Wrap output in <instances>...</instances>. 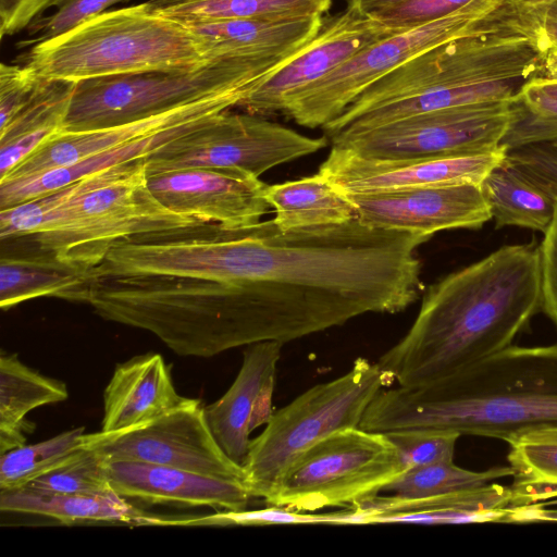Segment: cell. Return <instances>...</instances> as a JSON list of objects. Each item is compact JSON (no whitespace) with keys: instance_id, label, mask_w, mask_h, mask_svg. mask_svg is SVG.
Returning <instances> with one entry per match:
<instances>
[{"instance_id":"cell-7","label":"cell","mask_w":557,"mask_h":557,"mask_svg":"<svg viewBox=\"0 0 557 557\" xmlns=\"http://www.w3.org/2000/svg\"><path fill=\"white\" fill-rule=\"evenodd\" d=\"M23 59L42 78L72 82L190 70L213 61L205 41L186 23L157 12L148 2L107 11L30 46Z\"/></svg>"},{"instance_id":"cell-44","label":"cell","mask_w":557,"mask_h":557,"mask_svg":"<svg viewBox=\"0 0 557 557\" xmlns=\"http://www.w3.org/2000/svg\"><path fill=\"white\" fill-rule=\"evenodd\" d=\"M54 0H0V35L12 36L40 17Z\"/></svg>"},{"instance_id":"cell-8","label":"cell","mask_w":557,"mask_h":557,"mask_svg":"<svg viewBox=\"0 0 557 557\" xmlns=\"http://www.w3.org/2000/svg\"><path fill=\"white\" fill-rule=\"evenodd\" d=\"M392 383L377 364L357 358L341 376L317 384L274 411L260 435L250 441L243 465L251 497L267 502L292 463L331 434L360 425L377 393Z\"/></svg>"},{"instance_id":"cell-20","label":"cell","mask_w":557,"mask_h":557,"mask_svg":"<svg viewBox=\"0 0 557 557\" xmlns=\"http://www.w3.org/2000/svg\"><path fill=\"white\" fill-rule=\"evenodd\" d=\"M247 94L246 91H227L144 120L90 131L63 132L24 160L0 180V183L70 166L156 131L231 110L237 107Z\"/></svg>"},{"instance_id":"cell-46","label":"cell","mask_w":557,"mask_h":557,"mask_svg":"<svg viewBox=\"0 0 557 557\" xmlns=\"http://www.w3.org/2000/svg\"><path fill=\"white\" fill-rule=\"evenodd\" d=\"M524 89L557 100V81L536 77L529 82Z\"/></svg>"},{"instance_id":"cell-19","label":"cell","mask_w":557,"mask_h":557,"mask_svg":"<svg viewBox=\"0 0 557 557\" xmlns=\"http://www.w3.org/2000/svg\"><path fill=\"white\" fill-rule=\"evenodd\" d=\"M283 345L260 342L246 346L240 369L230 388L205 407L215 441L240 466L248 455L250 433L267 424L274 412L272 399Z\"/></svg>"},{"instance_id":"cell-14","label":"cell","mask_w":557,"mask_h":557,"mask_svg":"<svg viewBox=\"0 0 557 557\" xmlns=\"http://www.w3.org/2000/svg\"><path fill=\"white\" fill-rule=\"evenodd\" d=\"M83 448L108 461H135L180 468L244 482L243 466L215 441L199 399L143 424L111 432L84 434Z\"/></svg>"},{"instance_id":"cell-45","label":"cell","mask_w":557,"mask_h":557,"mask_svg":"<svg viewBox=\"0 0 557 557\" xmlns=\"http://www.w3.org/2000/svg\"><path fill=\"white\" fill-rule=\"evenodd\" d=\"M534 11L539 16L544 51L543 66L539 77L557 81V18Z\"/></svg>"},{"instance_id":"cell-12","label":"cell","mask_w":557,"mask_h":557,"mask_svg":"<svg viewBox=\"0 0 557 557\" xmlns=\"http://www.w3.org/2000/svg\"><path fill=\"white\" fill-rule=\"evenodd\" d=\"M329 144L261 115L214 114L144 159L147 173L191 168L236 169L257 177L270 169L312 154Z\"/></svg>"},{"instance_id":"cell-49","label":"cell","mask_w":557,"mask_h":557,"mask_svg":"<svg viewBox=\"0 0 557 557\" xmlns=\"http://www.w3.org/2000/svg\"><path fill=\"white\" fill-rule=\"evenodd\" d=\"M536 11L542 12L550 17L557 18V0L547 5L546 8Z\"/></svg>"},{"instance_id":"cell-29","label":"cell","mask_w":557,"mask_h":557,"mask_svg":"<svg viewBox=\"0 0 557 557\" xmlns=\"http://www.w3.org/2000/svg\"><path fill=\"white\" fill-rule=\"evenodd\" d=\"M265 198L274 210L273 221L283 230L341 224L357 218L349 198L319 172L268 185Z\"/></svg>"},{"instance_id":"cell-11","label":"cell","mask_w":557,"mask_h":557,"mask_svg":"<svg viewBox=\"0 0 557 557\" xmlns=\"http://www.w3.org/2000/svg\"><path fill=\"white\" fill-rule=\"evenodd\" d=\"M404 472L386 434L347 428L305 450L267 503L301 512L346 508L376 496Z\"/></svg>"},{"instance_id":"cell-33","label":"cell","mask_w":557,"mask_h":557,"mask_svg":"<svg viewBox=\"0 0 557 557\" xmlns=\"http://www.w3.org/2000/svg\"><path fill=\"white\" fill-rule=\"evenodd\" d=\"M85 428L62 432L36 444H24L0 456V491L25 487L40 475L67 461L82 449Z\"/></svg>"},{"instance_id":"cell-37","label":"cell","mask_w":557,"mask_h":557,"mask_svg":"<svg viewBox=\"0 0 557 557\" xmlns=\"http://www.w3.org/2000/svg\"><path fill=\"white\" fill-rule=\"evenodd\" d=\"M386 434L398 449L405 472L410 469L454 461L460 434L446 430L407 429Z\"/></svg>"},{"instance_id":"cell-23","label":"cell","mask_w":557,"mask_h":557,"mask_svg":"<svg viewBox=\"0 0 557 557\" xmlns=\"http://www.w3.org/2000/svg\"><path fill=\"white\" fill-rule=\"evenodd\" d=\"M323 21L312 16L184 23L205 41L213 60L246 59L281 65L318 34Z\"/></svg>"},{"instance_id":"cell-34","label":"cell","mask_w":557,"mask_h":557,"mask_svg":"<svg viewBox=\"0 0 557 557\" xmlns=\"http://www.w3.org/2000/svg\"><path fill=\"white\" fill-rule=\"evenodd\" d=\"M512 475L513 470L509 465L473 471L450 461L407 470L386 485L380 494L410 499L428 498L485 485Z\"/></svg>"},{"instance_id":"cell-40","label":"cell","mask_w":557,"mask_h":557,"mask_svg":"<svg viewBox=\"0 0 557 557\" xmlns=\"http://www.w3.org/2000/svg\"><path fill=\"white\" fill-rule=\"evenodd\" d=\"M41 82L25 64L0 65V128L5 127L27 104Z\"/></svg>"},{"instance_id":"cell-15","label":"cell","mask_w":557,"mask_h":557,"mask_svg":"<svg viewBox=\"0 0 557 557\" xmlns=\"http://www.w3.org/2000/svg\"><path fill=\"white\" fill-rule=\"evenodd\" d=\"M399 30L384 25L354 1L326 21L318 34L264 77L237 106L247 113H282L288 100L336 70L369 45Z\"/></svg>"},{"instance_id":"cell-13","label":"cell","mask_w":557,"mask_h":557,"mask_svg":"<svg viewBox=\"0 0 557 557\" xmlns=\"http://www.w3.org/2000/svg\"><path fill=\"white\" fill-rule=\"evenodd\" d=\"M516 99L423 112L376 127L338 134L329 140L374 159L491 152L500 147L515 119Z\"/></svg>"},{"instance_id":"cell-41","label":"cell","mask_w":557,"mask_h":557,"mask_svg":"<svg viewBox=\"0 0 557 557\" xmlns=\"http://www.w3.org/2000/svg\"><path fill=\"white\" fill-rule=\"evenodd\" d=\"M471 0H407L374 14L392 29L404 30L443 17Z\"/></svg>"},{"instance_id":"cell-24","label":"cell","mask_w":557,"mask_h":557,"mask_svg":"<svg viewBox=\"0 0 557 557\" xmlns=\"http://www.w3.org/2000/svg\"><path fill=\"white\" fill-rule=\"evenodd\" d=\"M95 278L94 268L67 263L40 251L2 256L0 307L7 310L38 297L88 304Z\"/></svg>"},{"instance_id":"cell-2","label":"cell","mask_w":557,"mask_h":557,"mask_svg":"<svg viewBox=\"0 0 557 557\" xmlns=\"http://www.w3.org/2000/svg\"><path fill=\"white\" fill-rule=\"evenodd\" d=\"M88 305L107 321L144 330L182 357L210 358L260 342L326 331V302L261 283L157 274L103 275Z\"/></svg>"},{"instance_id":"cell-36","label":"cell","mask_w":557,"mask_h":557,"mask_svg":"<svg viewBox=\"0 0 557 557\" xmlns=\"http://www.w3.org/2000/svg\"><path fill=\"white\" fill-rule=\"evenodd\" d=\"M557 143V100L527 89L516 99V115L502 144L507 150Z\"/></svg>"},{"instance_id":"cell-4","label":"cell","mask_w":557,"mask_h":557,"mask_svg":"<svg viewBox=\"0 0 557 557\" xmlns=\"http://www.w3.org/2000/svg\"><path fill=\"white\" fill-rule=\"evenodd\" d=\"M517 5L393 70L326 124L324 133H352L423 112L518 98L540 76L544 51L537 16Z\"/></svg>"},{"instance_id":"cell-38","label":"cell","mask_w":557,"mask_h":557,"mask_svg":"<svg viewBox=\"0 0 557 557\" xmlns=\"http://www.w3.org/2000/svg\"><path fill=\"white\" fill-rule=\"evenodd\" d=\"M129 0H54L51 7L54 11L44 17H38L29 25L30 38L18 44V47L55 38L82 23L108 11L114 4Z\"/></svg>"},{"instance_id":"cell-48","label":"cell","mask_w":557,"mask_h":557,"mask_svg":"<svg viewBox=\"0 0 557 557\" xmlns=\"http://www.w3.org/2000/svg\"><path fill=\"white\" fill-rule=\"evenodd\" d=\"M523 7L534 10H542L556 0H512Z\"/></svg>"},{"instance_id":"cell-43","label":"cell","mask_w":557,"mask_h":557,"mask_svg":"<svg viewBox=\"0 0 557 557\" xmlns=\"http://www.w3.org/2000/svg\"><path fill=\"white\" fill-rule=\"evenodd\" d=\"M542 310L557 325V207L554 220L540 245Z\"/></svg>"},{"instance_id":"cell-1","label":"cell","mask_w":557,"mask_h":557,"mask_svg":"<svg viewBox=\"0 0 557 557\" xmlns=\"http://www.w3.org/2000/svg\"><path fill=\"white\" fill-rule=\"evenodd\" d=\"M431 237L341 224L283 230L271 220L243 226L202 222L175 236L181 276L261 283L367 313H398L423 290L417 249Z\"/></svg>"},{"instance_id":"cell-16","label":"cell","mask_w":557,"mask_h":557,"mask_svg":"<svg viewBox=\"0 0 557 557\" xmlns=\"http://www.w3.org/2000/svg\"><path fill=\"white\" fill-rule=\"evenodd\" d=\"M507 151L500 145L494 151L470 156L374 159L332 145L319 173L344 195L425 186L481 185L506 159Z\"/></svg>"},{"instance_id":"cell-6","label":"cell","mask_w":557,"mask_h":557,"mask_svg":"<svg viewBox=\"0 0 557 557\" xmlns=\"http://www.w3.org/2000/svg\"><path fill=\"white\" fill-rule=\"evenodd\" d=\"M200 222L170 210L152 195L143 159L0 209V237L2 242L26 238L37 251L95 268L120 239Z\"/></svg>"},{"instance_id":"cell-26","label":"cell","mask_w":557,"mask_h":557,"mask_svg":"<svg viewBox=\"0 0 557 557\" xmlns=\"http://www.w3.org/2000/svg\"><path fill=\"white\" fill-rule=\"evenodd\" d=\"M3 512L49 517L62 523L108 521L128 524H166L169 519L149 516L113 490L95 494H40L20 488L0 491Z\"/></svg>"},{"instance_id":"cell-21","label":"cell","mask_w":557,"mask_h":557,"mask_svg":"<svg viewBox=\"0 0 557 557\" xmlns=\"http://www.w3.org/2000/svg\"><path fill=\"white\" fill-rule=\"evenodd\" d=\"M106 469L112 490L125 498L234 511L252 498L243 482L180 468L106 460Z\"/></svg>"},{"instance_id":"cell-39","label":"cell","mask_w":557,"mask_h":557,"mask_svg":"<svg viewBox=\"0 0 557 557\" xmlns=\"http://www.w3.org/2000/svg\"><path fill=\"white\" fill-rule=\"evenodd\" d=\"M176 524L188 525H278V524H333L334 516L330 513H307L271 506L256 510H218L216 513L178 519Z\"/></svg>"},{"instance_id":"cell-27","label":"cell","mask_w":557,"mask_h":557,"mask_svg":"<svg viewBox=\"0 0 557 557\" xmlns=\"http://www.w3.org/2000/svg\"><path fill=\"white\" fill-rule=\"evenodd\" d=\"M69 397L66 385L23 363L15 355L0 356V454L22 446L35 424L34 409Z\"/></svg>"},{"instance_id":"cell-32","label":"cell","mask_w":557,"mask_h":557,"mask_svg":"<svg viewBox=\"0 0 557 557\" xmlns=\"http://www.w3.org/2000/svg\"><path fill=\"white\" fill-rule=\"evenodd\" d=\"M512 505L511 486L497 483L460 490L428 498H399L385 494L349 506L356 516L357 524H372L381 515L436 509L483 511L506 508Z\"/></svg>"},{"instance_id":"cell-10","label":"cell","mask_w":557,"mask_h":557,"mask_svg":"<svg viewBox=\"0 0 557 557\" xmlns=\"http://www.w3.org/2000/svg\"><path fill=\"white\" fill-rule=\"evenodd\" d=\"M515 9L512 0H471L443 17L393 33L297 92L288 100L282 114L301 126L323 128L366 89L408 60L447 40L480 29Z\"/></svg>"},{"instance_id":"cell-35","label":"cell","mask_w":557,"mask_h":557,"mask_svg":"<svg viewBox=\"0 0 557 557\" xmlns=\"http://www.w3.org/2000/svg\"><path fill=\"white\" fill-rule=\"evenodd\" d=\"M40 494H95L111 491L106 460L83 448L67 461L32 481L25 487Z\"/></svg>"},{"instance_id":"cell-3","label":"cell","mask_w":557,"mask_h":557,"mask_svg":"<svg viewBox=\"0 0 557 557\" xmlns=\"http://www.w3.org/2000/svg\"><path fill=\"white\" fill-rule=\"evenodd\" d=\"M540 246H502L430 285L407 333L377 361L391 382H443L511 346L542 309Z\"/></svg>"},{"instance_id":"cell-5","label":"cell","mask_w":557,"mask_h":557,"mask_svg":"<svg viewBox=\"0 0 557 557\" xmlns=\"http://www.w3.org/2000/svg\"><path fill=\"white\" fill-rule=\"evenodd\" d=\"M557 423V344L509 346L433 385L381 389L360 428L434 429L507 441Z\"/></svg>"},{"instance_id":"cell-50","label":"cell","mask_w":557,"mask_h":557,"mask_svg":"<svg viewBox=\"0 0 557 557\" xmlns=\"http://www.w3.org/2000/svg\"><path fill=\"white\" fill-rule=\"evenodd\" d=\"M176 1H181V0H149L148 3L152 7H159V5H163V4H168V3H172V2H176Z\"/></svg>"},{"instance_id":"cell-17","label":"cell","mask_w":557,"mask_h":557,"mask_svg":"<svg viewBox=\"0 0 557 557\" xmlns=\"http://www.w3.org/2000/svg\"><path fill=\"white\" fill-rule=\"evenodd\" d=\"M152 195L170 210L224 226L256 223L271 206L267 184L236 169L191 168L147 173Z\"/></svg>"},{"instance_id":"cell-28","label":"cell","mask_w":557,"mask_h":557,"mask_svg":"<svg viewBox=\"0 0 557 557\" xmlns=\"http://www.w3.org/2000/svg\"><path fill=\"white\" fill-rule=\"evenodd\" d=\"M495 227L519 226L543 234L556 212V195L506 159L480 185Z\"/></svg>"},{"instance_id":"cell-9","label":"cell","mask_w":557,"mask_h":557,"mask_svg":"<svg viewBox=\"0 0 557 557\" xmlns=\"http://www.w3.org/2000/svg\"><path fill=\"white\" fill-rule=\"evenodd\" d=\"M278 66L246 59H218L190 70H156L81 81L64 132L144 120L227 91L249 94Z\"/></svg>"},{"instance_id":"cell-47","label":"cell","mask_w":557,"mask_h":557,"mask_svg":"<svg viewBox=\"0 0 557 557\" xmlns=\"http://www.w3.org/2000/svg\"><path fill=\"white\" fill-rule=\"evenodd\" d=\"M347 1H354L366 13L374 15L376 13L388 10V9L399 4L401 2H405L407 0H347Z\"/></svg>"},{"instance_id":"cell-31","label":"cell","mask_w":557,"mask_h":557,"mask_svg":"<svg viewBox=\"0 0 557 557\" xmlns=\"http://www.w3.org/2000/svg\"><path fill=\"white\" fill-rule=\"evenodd\" d=\"M333 0H181L157 12L183 22L220 20H295L323 16Z\"/></svg>"},{"instance_id":"cell-18","label":"cell","mask_w":557,"mask_h":557,"mask_svg":"<svg viewBox=\"0 0 557 557\" xmlns=\"http://www.w3.org/2000/svg\"><path fill=\"white\" fill-rule=\"evenodd\" d=\"M368 225L422 234L481 228L492 220L480 185L425 186L346 195Z\"/></svg>"},{"instance_id":"cell-25","label":"cell","mask_w":557,"mask_h":557,"mask_svg":"<svg viewBox=\"0 0 557 557\" xmlns=\"http://www.w3.org/2000/svg\"><path fill=\"white\" fill-rule=\"evenodd\" d=\"M76 84L41 77L27 104L5 127L0 128V180L64 132Z\"/></svg>"},{"instance_id":"cell-30","label":"cell","mask_w":557,"mask_h":557,"mask_svg":"<svg viewBox=\"0 0 557 557\" xmlns=\"http://www.w3.org/2000/svg\"><path fill=\"white\" fill-rule=\"evenodd\" d=\"M506 442L513 470L511 506L557 497V423L520 431Z\"/></svg>"},{"instance_id":"cell-22","label":"cell","mask_w":557,"mask_h":557,"mask_svg":"<svg viewBox=\"0 0 557 557\" xmlns=\"http://www.w3.org/2000/svg\"><path fill=\"white\" fill-rule=\"evenodd\" d=\"M190 399L177 393L160 354L135 356L115 367L104 388L101 431L143 424Z\"/></svg>"},{"instance_id":"cell-42","label":"cell","mask_w":557,"mask_h":557,"mask_svg":"<svg viewBox=\"0 0 557 557\" xmlns=\"http://www.w3.org/2000/svg\"><path fill=\"white\" fill-rule=\"evenodd\" d=\"M507 160L556 195L557 143L527 145L507 151Z\"/></svg>"}]
</instances>
